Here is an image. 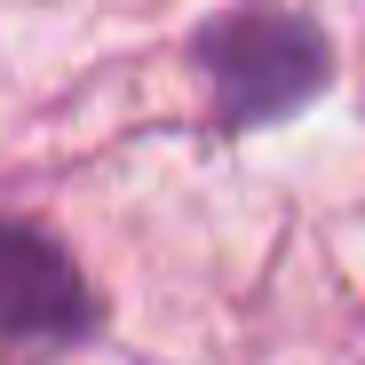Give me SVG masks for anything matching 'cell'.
<instances>
[{
	"mask_svg": "<svg viewBox=\"0 0 365 365\" xmlns=\"http://www.w3.org/2000/svg\"><path fill=\"white\" fill-rule=\"evenodd\" d=\"M207 72H215L230 119H270V111L302 103V96L326 80V48L310 40V24L238 16V24L207 32Z\"/></svg>",
	"mask_w": 365,
	"mask_h": 365,
	"instance_id": "cell-1",
	"label": "cell"
},
{
	"mask_svg": "<svg viewBox=\"0 0 365 365\" xmlns=\"http://www.w3.org/2000/svg\"><path fill=\"white\" fill-rule=\"evenodd\" d=\"M88 326V286L56 238L0 222V341H72Z\"/></svg>",
	"mask_w": 365,
	"mask_h": 365,
	"instance_id": "cell-2",
	"label": "cell"
}]
</instances>
